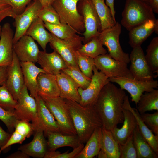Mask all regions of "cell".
<instances>
[{"instance_id":"cell-35","label":"cell","mask_w":158,"mask_h":158,"mask_svg":"<svg viewBox=\"0 0 158 158\" xmlns=\"http://www.w3.org/2000/svg\"><path fill=\"white\" fill-rule=\"evenodd\" d=\"M100 20L101 31L114 26L116 22L113 18L111 11L104 0H91Z\"/></svg>"},{"instance_id":"cell-53","label":"cell","mask_w":158,"mask_h":158,"mask_svg":"<svg viewBox=\"0 0 158 158\" xmlns=\"http://www.w3.org/2000/svg\"><path fill=\"white\" fill-rule=\"evenodd\" d=\"M42 7L51 5L54 0H38Z\"/></svg>"},{"instance_id":"cell-25","label":"cell","mask_w":158,"mask_h":158,"mask_svg":"<svg viewBox=\"0 0 158 158\" xmlns=\"http://www.w3.org/2000/svg\"><path fill=\"white\" fill-rule=\"evenodd\" d=\"M123 108L129 110L133 114L136 119L138 127L142 135L158 155V135H155L144 123L137 109L131 106L128 97L127 95L125 97Z\"/></svg>"},{"instance_id":"cell-20","label":"cell","mask_w":158,"mask_h":158,"mask_svg":"<svg viewBox=\"0 0 158 158\" xmlns=\"http://www.w3.org/2000/svg\"><path fill=\"white\" fill-rule=\"evenodd\" d=\"M37 62L46 73L55 75L68 67L61 56L54 51L50 53L40 51Z\"/></svg>"},{"instance_id":"cell-16","label":"cell","mask_w":158,"mask_h":158,"mask_svg":"<svg viewBox=\"0 0 158 158\" xmlns=\"http://www.w3.org/2000/svg\"><path fill=\"white\" fill-rule=\"evenodd\" d=\"M44 25L51 33L71 46L78 51L83 45V37H81L69 25L61 23L54 25L44 22Z\"/></svg>"},{"instance_id":"cell-15","label":"cell","mask_w":158,"mask_h":158,"mask_svg":"<svg viewBox=\"0 0 158 158\" xmlns=\"http://www.w3.org/2000/svg\"><path fill=\"white\" fill-rule=\"evenodd\" d=\"M37 104V124L35 131L40 130L44 135L50 132H60L59 125L44 100L38 94L35 98Z\"/></svg>"},{"instance_id":"cell-30","label":"cell","mask_w":158,"mask_h":158,"mask_svg":"<svg viewBox=\"0 0 158 158\" xmlns=\"http://www.w3.org/2000/svg\"><path fill=\"white\" fill-rule=\"evenodd\" d=\"M45 28L44 22L38 17L30 26L25 35L36 41L43 51H46L47 44L50 40V33Z\"/></svg>"},{"instance_id":"cell-21","label":"cell","mask_w":158,"mask_h":158,"mask_svg":"<svg viewBox=\"0 0 158 158\" xmlns=\"http://www.w3.org/2000/svg\"><path fill=\"white\" fill-rule=\"evenodd\" d=\"M50 33L49 43L51 47L61 56L68 66L80 69L78 64L77 51L68 44Z\"/></svg>"},{"instance_id":"cell-50","label":"cell","mask_w":158,"mask_h":158,"mask_svg":"<svg viewBox=\"0 0 158 158\" xmlns=\"http://www.w3.org/2000/svg\"><path fill=\"white\" fill-rule=\"evenodd\" d=\"M28 155L23 151L19 150L8 156L7 158H29Z\"/></svg>"},{"instance_id":"cell-13","label":"cell","mask_w":158,"mask_h":158,"mask_svg":"<svg viewBox=\"0 0 158 158\" xmlns=\"http://www.w3.org/2000/svg\"><path fill=\"white\" fill-rule=\"evenodd\" d=\"M42 8L38 0H33L23 12L15 16L14 18L16 29L13 40V44L25 35L30 26L38 17L39 13Z\"/></svg>"},{"instance_id":"cell-26","label":"cell","mask_w":158,"mask_h":158,"mask_svg":"<svg viewBox=\"0 0 158 158\" xmlns=\"http://www.w3.org/2000/svg\"><path fill=\"white\" fill-rule=\"evenodd\" d=\"M47 137V150L55 151L59 148L68 146L73 149L78 147L81 143L77 135H66L60 132L48 133Z\"/></svg>"},{"instance_id":"cell-9","label":"cell","mask_w":158,"mask_h":158,"mask_svg":"<svg viewBox=\"0 0 158 158\" xmlns=\"http://www.w3.org/2000/svg\"><path fill=\"white\" fill-rule=\"evenodd\" d=\"M94 60L96 68L109 78H133L127 64L113 59L109 54L99 55Z\"/></svg>"},{"instance_id":"cell-31","label":"cell","mask_w":158,"mask_h":158,"mask_svg":"<svg viewBox=\"0 0 158 158\" xmlns=\"http://www.w3.org/2000/svg\"><path fill=\"white\" fill-rule=\"evenodd\" d=\"M102 127L95 130L82 151L75 158H92L98 155L101 149Z\"/></svg>"},{"instance_id":"cell-23","label":"cell","mask_w":158,"mask_h":158,"mask_svg":"<svg viewBox=\"0 0 158 158\" xmlns=\"http://www.w3.org/2000/svg\"><path fill=\"white\" fill-rule=\"evenodd\" d=\"M24 84L30 91L31 96L35 98L38 95L37 78L41 73H46L42 68L31 62L20 61Z\"/></svg>"},{"instance_id":"cell-43","label":"cell","mask_w":158,"mask_h":158,"mask_svg":"<svg viewBox=\"0 0 158 158\" xmlns=\"http://www.w3.org/2000/svg\"><path fill=\"white\" fill-rule=\"evenodd\" d=\"M140 115L148 128L155 135H158V111L152 114L146 112Z\"/></svg>"},{"instance_id":"cell-24","label":"cell","mask_w":158,"mask_h":158,"mask_svg":"<svg viewBox=\"0 0 158 158\" xmlns=\"http://www.w3.org/2000/svg\"><path fill=\"white\" fill-rule=\"evenodd\" d=\"M60 91L59 96L79 103L81 100L78 85L68 76L61 72L56 75Z\"/></svg>"},{"instance_id":"cell-8","label":"cell","mask_w":158,"mask_h":158,"mask_svg":"<svg viewBox=\"0 0 158 158\" xmlns=\"http://www.w3.org/2000/svg\"><path fill=\"white\" fill-rule=\"evenodd\" d=\"M110 82L118 84L121 89L128 91L131 100L137 104L141 95L146 92H150L157 88L158 81L154 79L142 81L134 78L122 77L109 78Z\"/></svg>"},{"instance_id":"cell-48","label":"cell","mask_w":158,"mask_h":158,"mask_svg":"<svg viewBox=\"0 0 158 158\" xmlns=\"http://www.w3.org/2000/svg\"><path fill=\"white\" fill-rule=\"evenodd\" d=\"M11 135V133L4 130L0 126V148L6 144Z\"/></svg>"},{"instance_id":"cell-28","label":"cell","mask_w":158,"mask_h":158,"mask_svg":"<svg viewBox=\"0 0 158 158\" xmlns=\"http://www.w3.org/2000/svg\"><path fill=\"white\" fill-rule=\"evenodd\" d=\"M35 131L32 123L18 120L15 125L14 130L6 144L0 148V151L4 150L16 144H21L26 138L29 137Z\"/></svg>"},{"instance_id":"cell-47","label":"cell","mask_w":158,"mask_h":158,"mask_svg":"<svg viewBox=\"0 0 158 158\" xmlns=\"http://www.w3.org/2000/svg\"><path fill=\"white\" fill-rule=\"evenodd\" d=\"M15 16L11 6L7 0H0V22L7 17L14 18Z\"/></svg>"},{"instance_id":"cell-41","label":"cell","mask_w":158,"mask_h":158,"mask_svg":"<svg viewBox=\"0 0 158 158\" xmlns=\"http://www.w3.org/2000/svg\"><path fill=\"white\" fill-rule=\"evenodd\" d=\"M38 17L44 22L54 25L61 24L58 14L52 5L42 7L39 13Z\"/></svg>"},{"instance_id":"cell-32","label":"cell","mask_w":158,"mask_h":158,"mask_svg":"<svg viewBox=\"0 0 158 158\" xmlns=\"http://www.w3.org/2000/svg\"><path fill=\"white\" fill-rule=\"evenodd\" d=\"M100 150L105 154L107 158H120L119 143L111 132L102 126Z\"/></svg>"},{"instance_id":"cell-1","label":"cell","mask_w":158,"mask_h":158,"mask_svg":"<svg viewBox=\"0 0 158 158\" xmlns=\"http://www.w3.org/2000/svg\"><path fill=\"white\" fill-rule=\"evenodd\" d=\"M126 95L124 90L109 82L103 87L93 105L102 126L111 132L123 122V104Z\"/></svg>"},{"instance_id":"cell-14","label":"cell","mask_w":158,"mask_h":158,"mask_svg":"<svg viewBox=\"0 0 158 158\" xmlns=\"http://www.w3.org/2000/svg\"><path fill=\"white\" fill-rule=\"evenodd\" d=\"M4 84L17 101L25 84L20 61L13 51L12 61L8 66L7 77Z\"/></svg>"},{"instance_id":"cell-36","label":"cell","mask_w":158,"mask_h":158,"mask_svg":"<svg viewBox=\"0 0 158 158\" xmlns=\"http://www.w3.org/2000/svg\"><path fill=\"white\" fill-rule=\"evenodd\" d=\"M103 46L98 37H95L83 44L78 51L82 55L94 59L99 55L107 53L106 50Z\"/></svg>"},{"instance_id":"cell-11","label":"cell","mask_w":158,"mask_h":158,"mask_svg":"<svg viewBox=\"0 0 158 158\" xmlns=\"http://www.w3.org/2000/svg\"><path fill=\"white\" fill-rule=\"evenodd\" d=\"M110 81L109 78L94 66L90 83L86 89L79 87L81 100L79 104L85 106L93 105L101 91Z\"/></svg>"},{"instance_id":"cell-27","label":"cell","mask_w":158,"mask_h":158,"mask_svg":"<svg viewBox=\"0 0 158 158\" xmlns=\"http://www.w3.org/2000/svg\"><path fill=\"white\" fill-rule=\"evenodd\" d=\"M124 115L123 124L121 128H114L111 132L119 144L124 143L133 133L137 126L135 116L129 110L123 108Z\"/></svg>"},{"instance_id":"cell-55","label":"cell","mask_w":158,"mask_h":158,"mask_svg":"<svg viewBox=\"0 0 158 158\" xmlns=\"http://www.w3.org/2000/svg\"><path fill=\"white\" fill-rule=\"evenodd\" d=\"M1 27L0 25V39L1 35Z\"/></svg>"},{"instance_id":"cell-12","label":"cell","mask_w":158,"mask_h":158,"mask_svg":"<svg viewBox=\"0 0 158 158\" xmlns=\"http://www.w3.org/2000/svg\"><path fill=\"white\" fill-rule=\"evenodd\" d=\"M129 54L131 64L129 70L134 79L142 81L150 80L158 77L149 68L141 46L133 48Z\"/></svg>"},{"instance_id":"cell-5","label":"cell","mask_w":158,"mask_h":158,"mask_svg":"<svg viewBox=\"0 0 158 158\" xmlns=\"http://www.w3.org/2000/svg\"><path fill=\"white\" fill-rule=\"evenodd\" d=\"M80 0H54L51 5L58 14L61 23L69 25L78 34L85 30L83 17L77 8Z\"/></svg>"},{"instance_id":"cell-17","label":"cell","mask_w":158,"mask_h":158,"mask_svg":"<svg viewBox=\"0 0 158 158\" xmlns=\"http://www.w3.org/2000/svg\"><path fill=\"white\" fill-rule=\"evenodd\" d=\"M13 50L20 61L37 62L40 51L34 40L25 35L13 45Z\"/></svg>"},{"instance_id":"cell-42","label":"cell","mask_w":158,"mask_h":158,"mask_svg":"<svg viewBox=\"0 0 158 158\" xmlns=\"http://www.w3.org/2000/svg\"><path fill=\"white\" fill-rule=\"evenodd\" d=\"M119 145L120 158H137V152L133 142V133L124 143Z\"/></svg>"},{"instance_id":"cell-45","label":"cell","mask_w":158,"mask_h":158,"mask_svg":"<svg viewBox=\"0 0 158 158\" xmlns=\"http://www.w3.org/2000/svg\"><path fill=\"white\" fill-rule=\"evenodd\" d=\"M84 146V143H81L77 147L73 149V150L70 152L68 151L61 153L59 151H49L47 150L44 157V158H75L82 150Z\"/></svg>"},{"instance_id":"cell-52","label":"cell","mask_w":158,"mask_h":158,"mask_svg":"<svg viewBox=\"0 0 158 158\" xmlns=\"http://www.w3.org/2000/svg\"><path fill=\"white\" fill-rule=\"evenodd\" d=\"M150 6L155 13H158V0H151Z\"/></svg>"},{"instance_id":"cell-3","label":"cell","mask_w":158,"mask_h":158,"mask_svg":"<svg viewBox=\"0 0 158 158\" xmlns=\"http://www.w3.org/2000/svg\"><path fill=\"white\" fill-rule=\"evenodd\" d=\"M151 6L141 0H126L122 13V25L128 31L150 20H156Z\"/></svg>"},{"instance_id":"cell-2","label":"cell","mask_w":158,"mask_h":158,"mask_svg":"<svg viewBox=\"0 0 158 158\" xmlns=\"http://www.w3.org/2000/svg\"><path fill=\"white\" fill-rule=\"evenodd\" d=\"M81 143H85L95 130L102 127L101 119L93 105L83 106L75 101L64 99Z\"/></svg>"},{"instance_id":"cell-22","label":"cell","mask_w":158,"mask_h":158,"mask_svg":"<svg viewBox=\"0 0 158 158\" xmlns=\"http://www.w3.org/2000/svg\"><path fill=\"white\" fill-rule=\"evenodd\" d=\"M32 141L20 146L18 150L21 151L30 157L34 158H44L47 151V141L44 132L40 130L35 131Z\"/></svg>"},{"instance_id":"cell-44","label":"cell","mask_w":158,"mask_h":158,"mask_svg":"<svg viewBox=\"0 0 158 158\" xmlns=\"http://www.w3.org/2000/svg\"><path fill=\"white\" fill-rule=\"evenodd\" d=\"M0 120L5 124L9 132L12 133L19 120L14 113L7 111L0 106Z\"/></svg>"},{"instance_id":"cell-49","label":"cell","mask_w":158,"mask_h":158,"mask_svg":"<svg viewBox=\"0 0 158 158\" xmlns=\"http://www.w3.org/2000/svg\"><path fill=\"white\" fill-rule=\"evenodd\" d=\"M8 67L7 66H0V86L4 83L6 80Z\"/></svg>"},{"instance_id":"cell-7","label":"cell","mask_w":158,"mask_h":158,"mask_svg":"<svg viewBox=\"0 0 158 158\" xmlns=\"http://www.w3.org/2000/svg\"><path fill=\"white\" fill-rule=\"evenodd\" d=\"M77 8L83 18L85 30L83 34L86 43L99 35L102 31L101 22L91 0H80L78 3Z\"/></svg>"},{"instance_id":"cell-38","label":"cell","mask_w":158,"mask_h":158,"mask_svg":"<svg viewBox=\"0 0 158 158\" xmlns=\"http://www.w3.org/2000/svg\"><path fill=\"white\" fill-rule=\"evenodd\" d=\"M61 71L70 77L78 85L79 87L83 89L86 88L90 83L91 79L85 76L80 69L68 66Z\"/></svg>"},{"instance_id":"cell-51","label":"cell","mask_w":158,"mask_h":158,"mask_svg":"<svg viewBox=\"0 0 158 158\" xmlns=\"http://www.w3.org/2000/svg\"><path fill=\"white\" fill-rule=\"evenodd\" d=\"M114 0H106V4L110 9L113 18L116 20V12L114 8Z\"/></svg>"},{"instance_id":"cell-18","label":"cell","mask_w":158,"mask_h":158,"mask_svg":"<svg viewBox=\"0 0 158 158\" xmlns=\"http://www.w3.org/2000/svg\"><path fill=\"white\" fill-rule=\"evenodd\" d=\"M14 35L10 24L4 23L1 27L0 39V66H8L12 62Z\"/></svg>"},{"instance_id":"cell-29","label":"cell","mask_w":158,"mask_h":158,"mask_svg":"<svg viewBox=\"0 0 158 158\" xmlns=\"http://www.w3.org/2000/svg\"><path fill=\"white\" fill-rule=\"evenodd\" d=\"M38 93L47 96H59L60 91L56 75L47 73H41L37 78Z\"/></svg>"},{"instance_id":"cell-6","label":"cell","mask_w":158,"mask_h":158,"mask_svg":"<svg viewBox=\"0 0 158 158\" xmlns=\"http://www.w3.org/2000/svg\"><path fill=\"white\" fill-rule=\"evenodd\" d=\"M121 30V25L116 22L113 26L102 31L98 37L112 58L128 64L130 62L129 54L123 51L119 41Z\"/></svg>"},{"instance_id":"cell-54","label":"cell","mask_w":158,"mask_h":158,"mask_svg":"<svg viewBox=\"0 0 158 158\" xmlns=\"http://www.w3.org/2000/svg\"><path fill=\"white\" fill-rule=\"evenodd\" d=\"M141 0L146 2V3L149 4L150 5L151 0Z\"/></svg>"},{"instance_id":"cell-37","label":"cell","mask_w":158,"mask_h":158,"mask_svg":"<svg viewBox=\"0 0 158 158\" xmlns=\"http://www.w3.org/2000/svg\"><path fill=\"white\" fill-rule=\"evenodd\" d=\"M146 62L152 72L158 75V37H154L147 47L145 55Z\"/></svg>"},{"instance_id":"cell-4","label":"cell","mask_w":158,"mask_h":158,"mask_svg":"<svg viewBox=\"0 0 158 158\" xmlns=\"http://www.w3.org/2000/svg\"><path fill=\"white\" fill-rule=\"evenodd\" d=\"M58 123L62 133L77 135L69 111L64 99L60 96L52 97L38 93Z\"/></svg>"},{"instance_id":"cell-39","label":"cell","mask_w":158,"mask_h":158,"mask_svg":"<svg viewBox=\"0 0 158 158\" xmlns=\"http://www.w3.org/2000/svg\"><path fill=\"white\" fill-rule=\"evenodd\" d=\"M17 104L5 84L0 86V106L5 110L14 113Z\"/></svg>"},{"instance_id":"cell-56","label":"cell","mask_w":158,"mask_h":158,"mask_svg":"<svg viewBox=\"0 0 158 158\" xmlns=\"http://www.w3.org/2000/svg\"><path fill=\"white\" fill-rule=\"evenodd\" d=\"M1 151H0V154L1 153Z\"/></svg>"},{"instance_id":"cell-10","label":"cell","mask_w":158,"mask_h":158,"mask_svg":"<svg viewBox=\"0 0 158 158\" xmlns=\"http://www.w3.org/2000/svg\"><path fill=\"white\" fill-rule=\"evenodd\" d=\"M24 85L17 100L14 113L19 120L32 122L35 131L37 124V104Z\"/></svg>"},{"instance_id":"cell-34","label":"cell","mask_w":158,"mask_h":158,"mask_svg":"<svg viewBox=\"0 0 158 158\" xmlns=\"http://www.w3.org/2000/svg\"><path fill=\"white\" fill-rule=\"evenodd\" d=\"M136 108L140 114L153 110L158 111V90L146 92L141 95Z\"/></svg>"},{"instance_id":"cell-33","label":"cell","mask_w":158,"mask_h":158,"mask_svg":"<svg viewBox=\"0 0 158 158\" xmlns=\"http://www.w3.org/2000/svg\"><path fill=\"white\" fill-rule=\"evenodd\" d=\"M133 143L137 158H157V155L152 149L140 133L138 125L133 133Z\"/></svg>"},{"instance_id":"cell-19","label":"cell","mask_w":158,"mask_h":158,"mask_svg":"<svg viewBox=\"0 0 158 158\" xmlns=\"http://www.w3.org/2000/svg\"><path fill=\"white\" fill-rule=\"evenodd\" d=\"M129 44L132 48L141 46L153 32L158 34V20H150L129 31Z\"/></svg>"},{"instance_id":"cell-40","label":"cell","mask_w":158,"mask_h":158,"mask_svg":"<svg viewBox=\"0 0 158 158\" xmlns=\"http://www.w3.org/2000/svg\"><path fill=\"white\" fill-rule=\"evenodd\" d=\"M78 64L81 72L87 77L91 79L95 65L94 59L80 54L77 51Z\"/></svg>"},{"instance_id":"cell-46","label":"cell","mask_w":158,"mask_h":158,"mask_svg":"<svg viewBox=\"0 0 158 158\" xmlns=\"http://www.w3.org/2000/svg\"><path fill=\"white\" fill-rule=\"evenodd\" d=\"M32 0H7L16 15L23 12Z\"/></svg>"}]
</instances>
